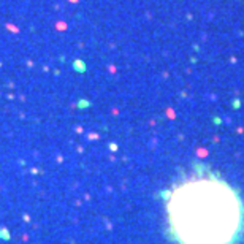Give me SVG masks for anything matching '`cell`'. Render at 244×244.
<instances>
[{
	"label": "cell",
	"instance_id": "1",
	"mask_svg": "<svg viewBox=\"0 0 244 244\" xmlns=\"http://www.w3.org/2000/svg\"><path fill=\"white\" fill-rule=\"evenodd\" d=\"M168 231L178 244H238L244 238V201L214 176H189L166 193Z\"/></svg>",
	"mask_w": 244,
	"mask_h": 244
}]
</instances>
